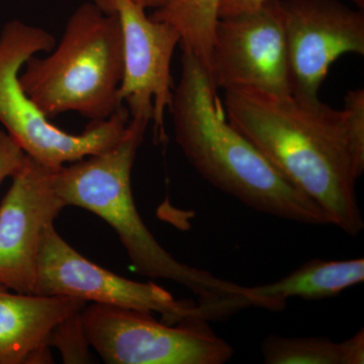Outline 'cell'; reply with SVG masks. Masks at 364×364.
Segmentation results:
<instances>
[{
    "label": "cell",
    "mask_w": 364,
    "mask_h": 364,
    "mask_svg": "<svg viewBox=\"0 0 364 364\" xmlns=\"http://www.w3.org/2000/svg\"><path fill=\"white\" fill-rule=\"evenodd\" d=\"M223 109L287 181L322 208L329 225L352 237L363 232L341 109L254 90H225Z\"/></svg>",
    "instance_id": "obj_1"
},
{
    "label": "cell",
    "mask_w": 364,
    "mask_h": 364,
    "mask_svg": "<svg viewBox=\"0 0 364 364\" xmlns=\"http://www.w3.org/2000/svg\"><path fill=\"white\" fill-rule=\"evenodd\" d=\"M168 111L177 145L213 186L262 214L329 225L322 208L228 122L207 68L191 53L182 51L181 78Z\"/></svg>",
    "instance_id": "obj_2"
},
{
    "label": "cell",
    "mask_w": 364,
    "mask_h": 364,
    "mask_svg": "<svg viewBox=\"0 0 364 364\" xmlns=\"http://www.w3.org/2000/svg\"><path fill=\"white\" fill-rule=\"evenodd\" d=\"M151 121L147 114L131 117L123 136L111 148L53 169L57 195L65 207L85 208L112 226L139 274L176 282L195 294L200 305L247 303V287L176 259L158 243L139 214L132 170Z\"/></svg>",
    "instance_id": "obj_3"
},
{
    "label": "cell",
    "mask_w": 364,
    "mask_h": 364,
    "mask_svg": "<svg viewBox=\"0 0 364 364\" xmlns=\"http://www.w3.org/2000/svg\"><path fill=\"white\" fill-rule=\"evenodd\" d=\"M48 56H32L18 76L28 97L48 119L77 112L91 122L109 119L123 107V43L117 16L95 4L79 6Z\"/></svg>",
    "instance_id": "obj_4"
},
{
    "label": "cell",
    "mask_w": 364,
    "mask_h": 364,
    "mask_svg": "<svg viewBox=\"0 0 364 364\" xmlns=\"http://www.w3.org/2000/svg\"><path fill=\"white\" fill-rule=\"evenodd\" d=\"M55 45L52 33L18 20L9 21L0 33V126L28 156L53 169L109 149L131 119L123 105L109 119L91 122L80 134L53 124L26 95L18 76L31 57L49 53Z\"/></svg>",
    "instance_id": "obj_5"
},
{
    "label": "cell",
    "mask_w": 364,
    "mask_h": 364,
    "mask_svg": "<svg viewBox=\"0 0 364 364\" xmlns=\"http://www.w3.org/2000/svg\"><path fill=\"white\" fill-rule=\"evenodd\" d=\"M79 320L88 345L105 363L224 364L235 354L202 318L169 325L151 313L91 304Z\"/></svg>",
    "instance_id": "obj_6"
},
{
    "label": "cell",
    "mask_w": 364,
    "mask_h": 364,
    "mask_svg": "<svg viewBox=\"0 0 364 364\" xmlns=\"http://www.w3.org/2000/svg\"><path fill=\"white\" fill-rule=\"evenodd\" d=\"M36 294L73 296L86 303L158 313L169 325L200 318L193 301H179L154 282L126 279L86 259L60 236L54 224L46 230L41 245Z\"/></svg>",
    "instance_id": "obj_7"
},
{
    "label": "cell",
    "mask_w": 364,
    "mask_h": 364,
    "mask_svg": "<svg viewBox=\"0 0 364 364\" xmlns=\"http://www.w3.org/2000/svg\"><path fill=\"white\" fill-rule=\"evenodd\" d=\"M208 72L215 90L291 95L286 36L277 0L220 18Z\"/></svg>",
    "instance_id": "obj_8"
},
{
    "label": "cell",
    "mask_w": 364,
    "mask_h": 364,
    "mask_svg": "<svg viewBox=\"0 0 364 364\" xmlns=\"http://www.w3.org/2000/svg\"><path fill=\"white\" fill-rule=\"evenodd\" d=\"M121 26L124 75L119 100L130 117H152L155 140H166L165 112L173 95L171 61L181 37L169 23L154 20L135 0H95Z\"/></svg>",
    "instance_id": "obj_9"
},
{
    "label": "cell",
    "mask_w": 364,
    "mask_h": 364,
    "mask_svg": "<svg viewBox=\"0 0 364 364\" xmlns=\"http://www.w3.org/2000/svg\"><path fill=\"white\" fill-rule=\"evenodd\" d=\"M291 95L318 100L330 67L342 55L364 54V14L339 0H277Z\"/></svg>",
    "instance_id": "obj_10"
},
{
    "label": "cell",
    "mask_w": 364,
    "mask_h": 364,
    "mask_svg": "<svg viewBox=\"0 0 364 364\" xmlns=\"http://www.w3.org/2000/svg\"><path fill=\"white\" fill-rule=\"evenodd\" d=\"M53 168L26 155L0 203V286L37 294L38 258L46 230L65 207Z\"/></svg>",
    "instance_id": "obj_11"
},
{
    "label": "cell",
    "mask_w": 364,
    "mask_h": 364,
    "mask_svg": "<svg viewBox=\"0 0 364 364\" xmlns=\"http://www.w3.org/2000/svg\"><path fill=\"white\" fill-rule=\"evenodd\" d=\"M86 304L73 296L20 294L0 286V364L49 363L55 333Z\"/></svg>",
    "instance_id": "obj_12"
},
{
    "label": "cell",
    "mask_w": 364,
    "mask_h": 364,
    "mask_svg": "<svg viewBox=\"0 0 364 364\" xmlns=\"http://www.w3.org/2000/svg\"><path fill=\"white\" fill-rule=\"evenodd\" d=\"M364 282V259L308 261L277 282L248 287L255 308L270 312L284 310L291 299L316 301L337 296Z\"/></svg>",
    "instance_id": "obj_13"
},
{
    "label": "cell",
    "mask_w": 364,
    "mask_h": 364,
    "mask_svg": "<svg viewBox=\"0 0 364 364\" xmlns=\"http://www.w3.org/2000/svg\"><path fill=\"white\" fill-rule=\"evenodd\" d=\"M260 350L267 364H363L364 329L343 342L327 337L268 335Z\"/></svg>",
    "instance_id": "obj_14"
},
{
    "label": "cell",
    "mask_w": 364,
    "mask_h": 364,
    "mask_svg": "<svg viewBox=\"0 0 364 364\" xmlns=\"http://www.w3.org/2000/svg\"><path fill=\"white\" fill-rule=\"evenodd\" d=\"M222 1L174 0L169 6L154 11L150 16L173 26L181 37L182 51L195 55L208 70Z\"/></svg>",
    "instance_id": "obj_15"
},
{
    "label": "cell",
    "mask_w": 364,
    "mask_h": 364,
    "mask_svg": "<svg viewBox=\"0 0 364 364\" xmlns=\"http://www.w3.org/2000/svg\"><path fill=\"white\" fill-rule=\"evenodd\" d=\"M343 114L345 133L353 161L356 176L364 171V90L348 91L344 97Z\"/></svg>",
    "instance_id": "obj_16"
},
{
    "label": "cell",
    "mask_w": 364,
    "mask_h": 364,
    "mask_svg": "<svg viewBox=\"0 0 364 364\" xmlns=\"http://www.w3.org/2000/svg\"><path fill=\"white\" fill-rule=\"evenodd\" d=\"M26 154L18 142L0 126V183L23 166Z\"/></svg>",
    "instance_id": "obj_17"
},
{
    "label": "cell",
    "mask_w": 364,
    "mask_h": 364,
    "mask_svg": "<svg viewBox=\"0 0 364 364\" xmlns=\"http://www.w3.org/2000/svg\"><path fill=\"white\" fill-rule=\"evenodd\" d=\"M267 1L269 0H223L220 18L252 11L267 4Z\"/></svg>",
    "instance_id": "obj_18"
},
{
    "label": "cell",
    "mask_w": 364,
    "mask_h": 364,
    "mask_svg": "<svg viewBox=\"0 0 364 364\" xmlns=\"http://www.w3.org/2000/svg\"><path fill=\"white\" fill-rule=\"evenodd\" d=\"M135 1L145 9H154L156 11V9L169 6L174 0H135Z\"/></svg>",
    "instance_id": "obj_19"
}]
</instances>
